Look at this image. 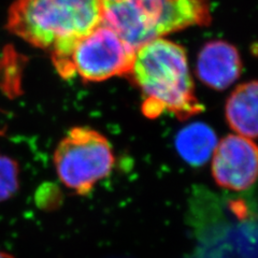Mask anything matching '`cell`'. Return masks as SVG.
Instances as JSON below:
<instances>
[{
  "label": "cell",
  "instance_id": "11",
  "mask_svg": "<svg viewBox=\"0 0 258 258\" xmlns=\"http://www.w3.org/2000/svg\"><path fill=\"white\" fill-rule=\"evenodd\" d=\"M0 258H15L14 256H12L11 254L4 252V251H0Z\"/></svg>",
  "mask_w": 258,
  "mask_h": 258
},
{
  "label": "cell",
  "instance_id": "9",
  "mask_svg": "<svg viewBox=\"0 0 258 258\" xmlns=\"http://www.w3.org/2000/svg\"><path fill=\"white\" fill-rule=\"evenodd\" d=\"M213 129L204 123H191L177 133L174 145L181 158L190 166L205 165L212 157L217 145Z\"/></svg>",
  "mask_w": 258,
  "mask_h": 258
},
{
  "label": "cell",
  "instance_id": "6",
  "mask_svg": "<svg viewBox=\"0 0 258 258\" xmlns=\"http://www.w3.org/2000/svg\"><path fill=\"white\" fill-rule=\"evenodd\" d=\"M212 175L221 187L245 190L256 181L257 148L252 139L233 134L217 143L212 155Z\"/></svg>",
  "mask_w": 258,
  "mask_h": 258
},
{
  "label": "cell",
  "instance_id": "8",
  "mask_svg": "<svg viewBox=\"0 0 258 258\" xmlns=\"http://www.w3.org/2000/svg\"><path fill=\"white\" fill-rule=\"evenodd\" d=\"M226 119L237 135L248 139L257 137V83L239 85L226 102Z\"/></svg>",
  "mask_w": 258,
  "mask_h": 258
},
{
  "label": "cell",
  "instance_id": "5",
  "mask_svg": "<svg viewBox=\"0 0 258 258\" xmlns=\"http://www.w3.org/2000/svg\"><path fill=\"white\" fill-rule=\"evenodd\" d=\"M108 139L88 127H75L63 137L54 153L56 172L61 183L80 195L90 192L114 166Z\"/></svg>",
  "mask_w": 258,
  "mask_h": 258
},
{
  "label": "cell",
  "instance_id": "10",
  "mask_svg": "<svg viewBox=\"0 0 258 258\" xmlns=\"http://www.w3.org/2000/svg\"><path fill=\"white\" fill-rule=\"evenodd\" d=\"M19 188V167L15 161L0 153V201L12 197Z\"/></svg>",
  "mask_w": 258,
  "mask_h": 258
},
{
  "label": "cell",
  "instance_id": "2",
  "mask_svg": "<svg viewBox=\"0 0 258 258\" xmlns=\"http://www.w3.org/2000/svg\"><path fill=\"white\" fill-rule=\"evenodd\" d=\"M211 22L210 0H108L102 24L133 48Z\"/></svg>",
  "mask_w": 258,
  "mask_h": 258
},
{
  "label": "cell",
  "instance_id": "4",
  "mask_svg": "<svg viewBox=\"0 0 258 258\" xmlns=\"http://www.w3.org/2000/svg\"><path fill=\"white\" fill-rule=\"evenodd\" d=\"M135 51L115 31L101 24L83 36L54 46L52 60L63 79L78 76L85 82H101L128 77Z\"/></svg>",
  "mask_w": 258,
  "mask_h": 258
},
{
  "label": "cell",
  "instance_id": "3",
  "mask_svg": "<svg viewBox=\"0 0 258 258\" xmlns=\"http://www.w3.org/2000/svg\"><path fill=\"white\" fill-rule=\"evenodd\" d=\"M103 21V0H16L8 28L24 41L52 48L90 32Z\"/></svg>",
  "mask_w": 258,
  "mask_h": 258
},
{
  "label": "cell",
  "instance_id": "7",
  "mask_svg": "<svg viewBox=\"0 0 258 258\" xmlns=\"http://www.w3.org/2000/svg\"><path fill=\"white\" fill-rule=\"evenodd\" d=\"M197 76L207 86L222 91L239 79L242 61L237 48L232 44L215 40L201 48L197 58Z\"/></svg>",
  "mask_w": 258,
  "mask_h": 258
},
{
  "label": "cell",
  "instance_id": "12",
  "mask_svg": "<svg viewBox=\"0 0 258 258\" xmlns=\"http://www.w3.org/2000/svg\"><path fill=\"white\" fill-rule=\"evenodd\" d=\"M103 2H108V0H103Z\"/></svg>",
  "mask_w": 258,
  "mask_h": 258
},
{
  "label": "cell",
  "instance_id": "1",
  "mask_svg": "<svg viewBox=\"0 0 258 258\" xmlns=\"http://www.w3.org/2000/svg\"><path fill=\"white\" fill-rule=\"evenodd\" d=\"M128 77L141 91L142 112L149 118L168 112L186 119L204 109L195 96L186 52L170 40L157 38L137 47Z\"/></svg>",
  "mask_w": 258,
  "mask_h": 258
}]
</instances>
